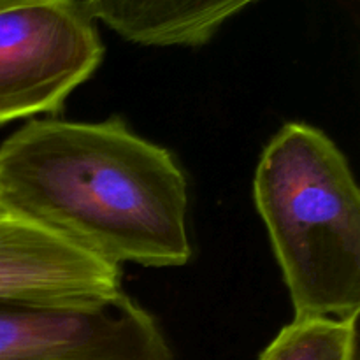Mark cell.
<instances>
[{"label": "cell", "instance_id": "3957f363", "mask_svg": "<svg viewBox=\"0 0 360 360\" xmlns=\"http://www.w3.org/2000/svg\"><path fill=\"white\" fill-rule=\"evenodd\" d=\"M102 56L84 0H0V125L56 115Z\"/></svg>", "mask_w": 360, "mask_h": 360}, {"label": "cell", "instance_id": "277c9868", "mask_svg": "<svg viewBox=\"0 0 360 360\" xmlns=\"http://www.w3.org/2000/svg\"><path fill=\"white\" fill-rule=\"evenodd\" d=\"M0 360H174L151 313L125 292L69 304L0 302Z\"/></svg>", "mask_w": 360, "mask_h": 360}, {"label": "cell", "instance_id": "7a4b0ae2", "mask_svg": "<svg viewBox=\"0 0 360 360\" xmlns=\"http://www.w3.org/2000/svg\"><path fill=\"white\" fill-rule=\"evenodd\" d=\"M253 197L294 319L359 315L360 192L336 143L308 123L281 127L264 148Z\"/></svg>", "mask_w": 360, "mask_h": 360}, {"label": "cell", "instance_id": "8992f818", "mask_svg": "<svg viewBox=\"0 0 360 360\" xmlns=\"http://www.w3.org/2000/svg\"><path fill=\"white\" fill-rule=\"evenodd\" d=\"M259 0H84L95 21L141 46L207 44L217 32Z\"/></svg>", "mask_w": 360, "mask_h": 360}, {"label": "cell", "instance_id": "52a82bcc", "mask_svg": "<svg viewBox=\"0 0 360 360\" xmlns=\"http://www.w3.org/2000/svg\"><path fill=\"white\" fill-rule=\"evenodd\" d=\"M259 360H359V315L294 319Z\"/></svg>", "mask_w": 360, "mask_h": 360}, {"label": "cell", "instance_id": "6da1fadb", "mask_svg": "<svg viewBox=\"0 0 360 360\" xmlns=\"http://www.w3.org/2000/svg\"><path fill=\"white\" fill-rule=\"evenodd\" d=\"M0 197L112 266L179 267L192 257L181 167L118 116L18 129L0 144Z\"/></svg>", "mask_w": 360, "mask_h": 360}, {"label": "cell", "instance_id": "5b68a950", "mask_svg": "<svg viewBox=\"0 0 360 360\" xmlns=\"http://www.w3.org/2000/svg\"><path fill=\"white\" fill-rule=\"evenodd\" d=\"M122 271L0 197V302L69 304L118 295Z\"/></svg>", "mask_w": 360, "mask_h": 360}]
</instances>
